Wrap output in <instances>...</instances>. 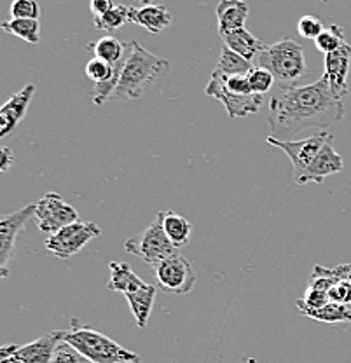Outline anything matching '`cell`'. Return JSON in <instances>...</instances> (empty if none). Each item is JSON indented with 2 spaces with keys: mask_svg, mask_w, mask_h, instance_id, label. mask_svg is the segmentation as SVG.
<instances>
[{
  "mask_svg": "<svg viewBox=\"0 0 351 363\" xmlns=\"http://www.w3.org/2000/svg\"><path fill=\"white\" fill-rule=\"evenodd\" d=\"M173 363H177V362H173Z\"/></svg>",
  "mask_w": 351,
  "mask_h": 363,
  "instance_id": "cell-39",
  "label": "cell"
},
{
  "mask_svg": "<svg viewBox=\"0 0 351 363\" xmlns=\"http://www.w3.org/2000/svg\"><path fill=\"white\" fill-rule=\"evenodd\" d=\"M351 65V45L345 43L338 51L325 55V74L323 77L328 81L332 94L338 100L348 94V74Z\"/></svg>",
  "mask_w": 351,
  "mask_h": 363,
  "instance_id": "cell-12",
  "label": "cell"
},
{
  "mask_svg": "<svg viewBox=\"0 0 351 363\" xmlns=\"http://www.w3.org/2000/svg\"><path fill=\"white\" fill-rule=\"evenodd\" d=\"M2 30L6 33L20 37L30 44L40 43V25L39 20H11L2 23Z\"/></svg>",
  "mask_w": 351,
  "mask_h": 363,
  "instance_id": "cell-26",
  "label": "cell"
},
{
  "mask_svg": "<svg viewBox=\"0 0 351 363\" xmlns=\"http://www.w3.org/2000/svg\"><path fill=\"white\" fill-rule=\"evenodd\" d=\"M100 236L101 229L94 222L79 220L49 236L46 240V248L58 259H69Z\"/></svg>",
  "mask_w": 351,
  "mask_h": 363,
  "instance_id": "cell-7",
  "label": "cell"
},
{
  "mask_svg": "<svg viewBox=\"0 0 351 363\" xmlns=\"http://www.w3.org/2000/svg\"><path fill=\"white\" fill-rule=\"evenodd\" d=\"M112 70H114V65H111V63L105 62V60L96 58V56L89 60L88 65H86V68H84L86 75L91 79L94 84H101V82H107L108 79H111Z\"/></svg>",
  "mask_w": 351,
  "mask_h": 363,
  "instance_id": "cell-29",
  "label": "cell"
},
{
  "mask_svg": "<svg viewBox=\"0 0 351 363\" xmlns=\"http://www.w3.org/2000/svg\"><path fill=\"white\" fill-rule=\"evenodd\" d=\"M63 340L74 346L89 363H140V357L126 350L101 332L93 330L72 318V328L65 330Z\"/></svg>",
  "mask_w": 351,
  "mask_h": 363,
  "instance_id": "cell-4",
  "label": "cell"
},
{
  "mask_svg": "<svg viewBox=\"0 0 351 363\" xmlns=\"http://www.w3.org/2000/svg\"><path fill=\"white\" fill-rule=\"evenodd\" d=\"M297 308L304 316L311 318L315 321H322V323H348V321H351L350 306L338 304V302H327L325 306L316 309H308L303 308V306H297Z\"/></svg>",
  "mask_w": 351,
  "mask_h": 363,
  "instance_id": "cell-21",
  "label": "cell"
},
{
  "mask_svg": "<svg viewBox=\"0 0 351 363\" xmlns=\"http://www.w3.org/2000/svg\"><path fill=\"white\" fill-rule=\"evenodd\" d=\"M114 6V0H91V2H89V9H91L94 18L107 14Z\"/></svg>",
  "mask_w": 351,
  "mask_h": 363,
  "instance_id": "cell-35",
  "label": "cell"
},
{
  "mask_svg": "<svg viewBox=\"0 0 351 363\" xmlns=\"http://www.w3.org/2000/svg\"><path fill=\"white\" fill-rule=\"evenodd\" d=\"M124 250L131 253V255L138 257L145 264H149L150 267L179 253V248L169 241V238L165 233L163 211L157 213L156 220L147 227L145 230H142L137 236L130 238L124 243Z\"/></svg>",
  "mask_w": 351,
  "mask_h": 363,
  "instance_id": "cell-6",
  "label": "cell"
},
{
  "mask_svg": "<svg viewBox=\"0 0 351 363\" xmlns=\"http://www.w3.org/2000/svg\"><path fill=\"white\" fill-rule=\"evenodd\" d=\"M163 227L166 236L169 238V241H172L179 250L186 247L189 240H191L192 227L189 224L187 218H184L182 215H177L173 213V211L163 210Z\"/></svg>",
  "mask_w": 351,
  "mask_h": 363,
  "instance_id": "cell-23",
  "label": "cell"
},
{
  "mask_svg": "<svg viewBox=\"0 0 351 363\" xmlns=\"http://www.w3.org/2000/svg\"><path fill=\"white\" fill-rule=\"evenodd\" d=\"M135 14H137V7L116 4L107 14L94 18V26L101 32H114V30H119L121 26L128 25V23H133Z\"/></svg>",
  "mask_w": 351,
  "mask_h": 363,
  "instance_id": "cell-22",
  "label": "cell"
},
{
  "mask_svg": "<svg viewBox=\"0 0 351 363\" xmlns=\"http://www.w3.org/2000/svg\"><path fill=\"white\" fill-rule=\"evenodd\" d=\"M323 30H325V26H323L322 20L313 16V14H304L299 20V23H297V32H299V35L304 37V39L316 40Z\"/></svg>",
  "mask_w": 351,
  "mask_h": 363,
  "instance_id": "cell-31",
  "label": "cell"
},
{
  "mask_svg": "<svg viewBox=\"0 0 351 363\" xmlns=\"http://www.w3.org/2000/svg\"><path fill=\"white\" fill-rule=\"evenodd\" d=\"M328 301L338 302V304H351V281L350 279H341L328 290Z\"/></svg>",
  "mask_w": 351,
  "mask_h": 363,
  "instance_id": "cell-33",
  "label": "cell"
},
{
  "mask_svg": "<svg viewBox=\"0 0 351 363\" xmlns=\"http://www.w3.org/2000/svg\"><path fill=\"white\" fill-rule=\"evenodd\" d=\"M254 67L271 72L278 84L296 86L309 74L304 49L292 37H283L278 43L266 45L254 60Z\"/></svg>",
  "mask_w": 351,
  "mask_h": 363,
  "instance_id": "cell-3",
  "label": "cell"
},
{
  "mask_svg": "<svg viewBox=\"0 0 351 363\" xmlns=\"http://www.w3.org/2000/svg\"><path fill=\"white\" fill-rule=\"evenodd\" d=\"M248 82H250L252 93L264 96L266 93L273 91V84L277 81H274V77L271 72L264 70V68H260V67H254L252 68L250 74H248Z\"/></svg>",
  "mask_w": 351,
  "mask_h": 363,
  "instance_id": "cell-28",
  "label": "cell"
},
{
  "mask_svg": "<svg viewBox=\"0 0 351 363\" xmlns=\"http://www.w3.org/2000/svg\"><path fill=\"white\" fill-rule=\"evenodd\" d=\"M124 297H126L128 304H130L131 313H133L138 327L145 328L150 313H152L154 301H156V289H154V285L147 283V286H143L142 290L130 295H124Z\"/></svg>",
  "mask_w": 351,
  "mask_h": 363,
  "instance_id": "cell-20",
  "label": "cell"
},
{
  "mask_svg": "<svg viewBox=\"0 0 351 363\" xmlns=\"http://www.w3.org/2000/svg\"><path fill=\"white\" fill-rule=\"evenodd\" d=\"M169 70V62L152 55L142 48L137 40L133 39V48H131L128 62L124 65L123 75L117 84L114 93H112V101H126L138 100L143 96L147 89L154 84L160 75Z\"/></svg>",
  "mask_w": 351,
  "mask_h": 363,
  "instance_id": "cell-2",
  "label": "cell"
},
{
  "mask_svg": "<svg viewBox=\"0 0 351 363\" xmlns=\"http://www.w3.org/2000/svg\"><path fill=\"white\" fill-rule=\"evenodd\" d=\"M65 330H52L33 342L20 346L13 357L23 363H51L55 358L56 347L63 340Z\"/></svg>",
  "mask_w": 351,
  "mask_h": 363,
  "instance_id": "cell-13",
  "label": "cell"
},
{
  "mask_svg": "<svg viewBox=\"0 0 351 363\" xmlns=\"http://www.w3.org/2000/svg\"><path fill=\"white\" fill-rule=\"evenodd\" d=\"M248 11H250V7H248L245 0H221L217 4V9H215L221 37L245 28Z\"/></svg>",
  "mask_w": 351,
  "mask_h": 363,
  "instance_id": "cell-15",
  "label": "cell"
},
{
  "mask_svg": "<svg viewBox=\"0 0 351 363\" xmlns=\"http://www.w3.org/2000/svg\"><path fill=\"white\" fill-rule=\"evenodd\" d=\"M334 140V135L328 133V131L322 130L316 131L311 136L304 140H290V142H283V140L269 136L267 143L273 147L283 150L286 154V157L292 162V173H294V182L297 185L308 184V169L311 166V162L315 161V157L318 156L320 150L327 145L328 142Z\"/></svg>",
  "mask_w": 351,
  "mask_h": 363,
  "instance_id": "cell-5",
  "label": "cell"
},
{
  "mask_svg": "<svg viewBox=\"0 0 351 363\" xmlns=\"http://www.w3.org/2000/svg\"><path fill=\"white\" fill-rule=\"evenodd\" d=\"M37 227L46 234H56L63 227L79 222V213L74 206L63 201L56 192H48L35 203Z\"/></svg>",
  "mask_w": 351,
  "mask_h": 363,
  "instance_id": "cell-10",
  "label": "cell"
},
{
  "mask_svg": "<svg viewBox=\"0 0 351 363\" xmlns=\"http://www.w3.org/2000/svg\"><path fill=\"white\" fill-rule=\"evenodd\" d=\"M88 49L94 52L96 58L105 60V62H108L111 65H116V63H119L121 60H123L124 51H126V43H121L116 37L107 35L101 37L96 43L89 44Z\"/></svg>",
  "mask_w": 351,
  "mask_h": 363,
  "instance_id": "cell-25",
  "label": "cell"
},
{
  "mask_svg": "<svg viewBox=\"0 0 351 363\" xmlns=\"http://www.w3.org/2000/svg\"><path fill=\"white\" fill-rule=\"evenodd\" d=\"M35 204L21 208L11 215H4L0 218V276L7 278L9 276V262L14 257L16 250V240L21 230L32 217H35Z\"/></svg>",
  "mask_w": 351,
  "mask_h": 363,
  "instance_id": "cell-11",
  "label": "cell"
},
{
  "mask_svg": "<svg viewBox=\"0 0 351 363\" xmlns=\"http://www.w3.org/2000/svg\"><path fill=\"white\" fill-rule=\"evenodd\" d=\"M0 363H23V362H20L18 358H14V357H9V358H4V360H0Z\"/></svg>",
  "mask_w": 351,
  "mask_h": 363,
  "instance_id": "cell-37",
  "label": "cell"
},
{
  "mask_svg": "<svg viewBox=\"0 0 351 363\" xmlns=\"http://www.w3.org/2000/svg\"><path fill=\"white\" fill-rule=\"evenodd\" d=\"M206 96L215 98L224 105L225 112L231 119L236 117H247L252 113H257L262 107V96L260 94H236L228 89L224 77L218 72L213 70L208 84L205 89Z\"/></svg>",
  "mask_w": 351,
  "mask_h": 363,
  "instance_id": "cell-9",
  "label": "cell"
},
{
  "mask_svg": "<svg viewBox=\"0 0 351 363\" xmlns=\"http://www.w3.org/2000/svg\"><path fill=\"white\" fill-rule=\"evenodd\" d=\"M0 152H2L0 154V169H2V172H7V169L14 164V156L13 152H11L9 147H2Z\"/></svg>",
  "mask_w": 351,
  "mask_h": 363,
  "instance_id": "cell-36",
  "label": "cell"
},
{
  "mask_svg": "<svg viewBox=\"0 0 351 363\" xmlns=\"http://www.w3.org/2000/svg\"><path fill=\"white\" fill-rule=\"evenodd\" d=\"M224 77V75H222ZM225 86L229 91L236 94H254L250 89V82H248V75H234V77H224Z\"/></svg>",
  "mask_w": 351,
  "mask_h": 363,
  "instance_id": "cell-34",
  "label": "cell"
},
{
  "mask_svg": "<svg viewBox=\"0 0 351 363\" xmlns=\"http://www.w3.org/2000/svg\"><path fill=\"white\" fill-rule=\"evenodd\" d=\"M334 142V140H332ZM332 142H328L322 150H320L318 156L315 157V161L311 162L308 169V182H315V184H322L327 177L335 175V173L342 172V157L332 147Z\"/></svg>",
  "mask_w": 351,
  "mask_h": 363,
  "instance_id": "cell-16",
  "label": "cell"
},
{
  "mask_svg": "<svg viewBox=\"0 0 351 363\" xmlns=\"http://www.w3.org/2000/svg\"><path fill=\"white\" fill-rule=\"evenodd\" d=\"M40 7L37 0H13L11 16L14 20H39Z\"/></svg>",
  "mask_w": 351,
  "mask_h": 363,
  "instance_id": "cell-30",
  "label": "cell"
},
{
  "mask_svg": "<svg viewBox=\"0 0 351 363\" xmlns=\"http://www.w3.org/2000/svg\"><path fill=\"white\" fill-rule=\"evenodd\" d=\"M138 2L143 4V6H149V4H152V0H138Z\"/></svg>",
  "mask_w": 351,
  "mask_h": 363,
  "instance_id": "cell-38",
  "label": "cell"
},
{
  "mask_svg": "<svg viewBox=\"0 0 351 363\" xmlns=\"http://www.w3.org/2000/svg\"><path fill=\"white\" fill-rule=\"evenodd\" d=\"M33 93H35V86L26 84L23 89L18 91L16 94L9 98V100L4 104V107L0 108V136H7L11 131H14V128L20 124V121L23 119L26 108H28L30 101H32Z\"/></svg>",
  "mask_w": 351,
  "mask_h": 363,
  "instance_id": "cell-14",
  "label": "cell"
},
{
  "mask_svg": "<svg viewBox=\"0 0 351 363\" xmlns=\"http://www.w3.org/2000/svg\"><path fill=\"white\" fill-rule=\"evenodd\" d=\"M342 117L345 105L332 94L323 75L313 84H277L271 91L267 124L271 136L283 142H290L301 131L311 128L325 130Z\"/></svg>",
  "mask_w": 351,
  "mask_h": 363,
  "instance_id": "cell-1",
  "label": "cell"
},
{
  "mask_svg": "<svg viewBox=\"0 0 351 363\" xmlns=\"http://www.w3.org/2000/svg\"><path fill=\"white\" fill-rule=\"evenodd\" d=\"M254 68V63L245 60L243 56L236 55L229 48L222 45L221 58H218L215 72H218L224 77H234V75H248Z\"/></svg>",
  "mask_w": 351,
  "mask_h": 363,
  "instance_id": "cell-24",
  "label": "cell"
},
{
  "mask_svg": "<svg viewBox=\"0 0 351 363\" xmlns=\"http://www.w3.org/2000/svg\"><path fill=\"white\" fill-rule=\"evenodd\" d=\"M108 269H111V279L107 283V289L111 292H119L123 295H130L133 292H138L143 286H147L145 281H142L131 267L124 262H117V260H112L108 264Z\"/></svg>",
  "mask_w": 351,
  "mask_h": 363,
  "instance_id": "cell-17",
  "label": "cell"
},
{
  "mask_svg": "<svg viewBox=\"0 0 351 363\" xmlns=\"http://www.w3.org/2000/svg\"><path fill=\"white\" fill-rule=\"evenodd\" d=\"M51 363H88V360L74 346L62 340L58 347H56L55 358H52Z\"/></svg>",
  "mask_w": 351,
  "mask_h": 363,
  "instance_id": "cell-32",
  "label": "cell"
},
{
  "mask_svg": "<svg viewBox=\"0 0 351 363\" xmlns=\"http://www.w3.org/2000/svg\"><path fill=\"white\" fill-rule=\"evenodd\" d=\"M133 23L140 25L150 33H161L172 25V14L161 4H149V6H142L140 9H137Z\"/></svg>",
  "mask_w": 351,
  "mask_h": 363,
  "instance_id": "cell-19",
  "label": "cell"
},
{
  "mask_svg": "<svg viewBox=\"0 0 351 363\" xmlns=\"http://www.w3.org/2000/svg\"><path fill=\"white\" fill-rule=\"evenodd\" d=\"M345 43V30L339 25H332L320 33L318 39L315 40V45L323 55H330V52L338 51Z\"/></svg>",
  "mask_w": 351,
  "mask_h": 363,
  "instance_id": "cell-27",
  "label": "cell"
},
{
  "mask_svg": "<svg viewBox=\"0 0 351 363\" xmlns=\"http://www.w3.org/2000/svg\"><path fill=\"white\" fill-rule=\"evenodd\" d=\"M152 274L166 294L186 295L196 285V272L191 262L180 253L152 266Z\"/></svg>",
  "mask_w": 351,
  "mask_h": 363,
  "instance_id": "cell-8",
  "label": "cell"
},
{
  "mask_svg": "<svg viewBox=\"0 0 351 363\" xmlns=\"http://www.w3.org/2000/svg\"><path fill=\"white\" fill-rule=\"evenodd\" d=\"M225 48H229L236 55L243 56L245 60L254 63V60L257 58V55L266 48V44L262 40H259L257 37L252 35L247 28H241L238 32L229 33V35L222 37Z\"/></svg>",
  "mask_w": 351,
  "mask_h": 363,
  "instance_id": "cell-18",
  "label": "cell"
}]
</instances>
